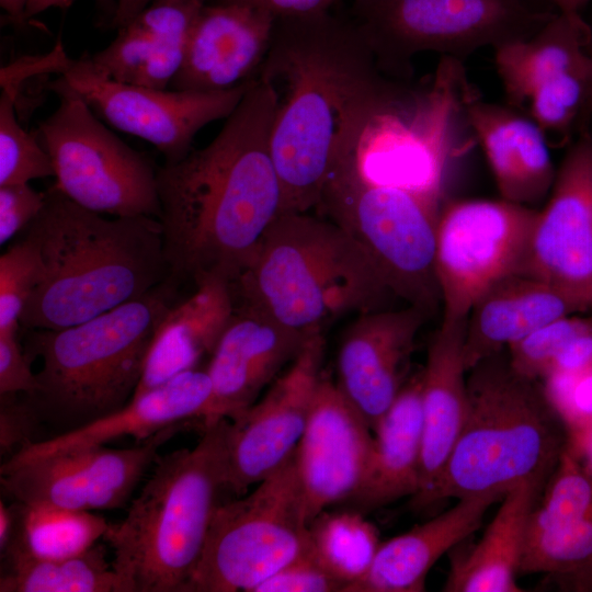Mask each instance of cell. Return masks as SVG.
Masks as SVG:
<instances>
[{
  "instance_id": "6da1fadb",
  "label": "cell",
  "mask_w": 592,
  "mask_h": 592,
  "mask_svg": "<svg viewBox=\"0 0 592 592\" xmlns=\"http://www.w3.org/2000/svg\"><path fill=\"white\" fill-rule=\"evenodd\" d=\"M255 77L275 96L271 151L280 214L317 208L332 177L361 159L374 125L421 96L383 69L351 18L330 11L275 18Z\"/></svg>"
},
{
  "instance_id": "7a4b0ae2",
  "label": "cell",
  "mask_w": 592,
  "mask_h": 592,
  "mask_svg": "<svg viewBox=\"0 0 592 592\" xmlns=\"http://www.w3.org/2000/svg\"><path fill=\"white\" fill-rule=\"evenodd\" d=\"M272 89L257 77L216 137L157 170L168 280L234 284L280 214L282 191L271 151Z\"/></svg>"
},
{
  "instance_id": "3957f363",
  "label": "cell",
  "mask_w": 592,
  "mask_h": 592,
  "mask_svg": "<svg viewBox=\"0 0 592 592\" xmlns=\"http://www.w3.org/2000/svg\"><path fill=\"white\" fill-rule=\"evenodd\" d=\"M24 230L43 265L21 316L26 330L84 322L168 278L161 226L155 217L107 218L53 185Z\"/></svg>"
},
{
  "instance_id": "277c9868",
  "label": "cell",
  "mask_w": 592,
  "mask_h": 592,
  "mask_svg": "<svg viewBox=\"0 0 592 592\" xmlns=\"http://www.w3.org/2000/svg\"><path fill=\"white\" fill-rule=\"evenodd\" d=\"M230 420L204 428L194 448L158 456L125 517L103 537L127 592H184L228 489Z\"/></svg>"
},
{
  "instance_id": "5b68a950",
  "label": "cell",
  "mask_w": 592,
  "mask_h": 592,
  "mask_svg": "<svg viewBox=\"0 0 592 592\" xmlns=\"http://www.w3.org/2000/svg\"><path fill=\"white\" fill-rule=\"evenodd\" d=\"M235 301L311 334L350 312L397 307L378 271L339 225L306 213L278 214L243 274Z\"/></svg>"
},
{
  "instance_id": "8992f818",
  "label": "cell",
  "mask_w": 592,
  "mask_h": 592,
  "mask_svg": "<svg viewBox=\"0 0 592 592\" xmlns=\"http://www.w3.org/2000/svg\"><path fill=\"white\" fill-rule=\"evenodd\" d=\"M468 407L426 508L444 499L504 496L547 482L568 445L567 424L543 382L516 372L503 350L467 373Z\"/></svg>"
},
{
  "instance_id": "52a82bcc",
  "label": "cell",
  "mask_w": 592,
  "mask_h": 592,
  "mask_svg": "<svg viewBox=\"0 0 592 592\" xmlns=\"http://www.w3.org/2000/svg\"><path fill=\"white\" fill-rule=\"evenodd\" d=\"M177 287L166 280L84 322L29 330L24 353L43 362L37 389L27 396L39 419L56 421L67 432L127 405Z\"/></svg>"
},
{
  "instance_id": "ba28073f",
  "label": "cell",
  "mask_w": 592,
  "mask_h": 592,
  "mask_svg": "<svg viewBox=\"0 0 592 592\" xmlns=\"http://www.w3.org/2000/svg\"><path fill=\"white\" fill-rule=\"evenodd\" d=\"M437 206L439 200L372 181L355 160L332 177L316 209L357 242L398 301L432 315L441 304Z\"/></svg>"
},
{
  "instance_id": "9c48e42d",
  "label": "cell",
  "mask_w": 592,
  "mask_h": 592,
  "mask_svg": "<svg viewBox=\"0 0 592 592\" xmlns=\"http://www.w3.org/2000/svg\"><path fill=\"white\" fill-rule=\"evenodd\" d=\"M351 19L394 78L411 75L418 54L459 61L480 48L528 38L555 13L524 0H352Z\"/></svg>"
},
{
  "instance_id": "30bf717a",
  "label": "cell",
  "mask_w": 592,
  "mask_h": 592,
  "mask_svg": "<svg viewBox=\"0 0 592 592\" xmlns=\"http://www.w3.org/2000/svg\"><path fill=\"white\" fill-rule=\"evenodd\" d=\"M308 549L294 453L249 496L219 505L184 592H253Z\"/></svg>"
},
{
  "instance_id": "8fae6325",
  "label": "cell",
  "mask_w": 592,
  "mask_h": 592,
  "mask_svg": "<svg viewBox=\"0 0 592 592\" xmlns=\"http://www.w3.org/2000/svg\"><path fill=\"white\" fill-rule=\"evenodd\" d=\"M48 88L58 107L36 135L54 166V186L78 205L115 217L159 218L157 171L95 115L60 77Z\"/></svg>"
},
{
  "instance_id": "7c38bea8",
  "label": "cell",
  "mask_w": 592,
  "mask_h": 592,
  "mask_svg": "<svg viewBox=\"0 0 592 592\" xmlns=\"http://www.w3.org/2000/svg\"><path fill=\"white\" fill-rule=\"evenodd\" d=\"M538 210L504 200H462L440 212L435 272L444 323L466 321L475 301L520 273Z\"/></svg>"
},
{
  "instance_id": "4fadbf2b",
  "label": "cell",
  "mask_w": 592,
  "mask_h": 592,
  "mask_svg": "<svg viewBox=\"0 0 592 592\" xmlns=\"http://www.w3.org/2000/svg\"><path fill=\"white\" fill-rule=\"evenodd\" d=\"M60 78L116 129L147 140L174 162L191 151L204 126L227 118L253 79L223 91L156 89L101 78L78 59Z\"/></svg>"
},
{
  "instance_id": "5bb4252c",
  "label": "cell",
  "mask_w": 592,
  "mask_h": 592,
  "mask_svg": "<svg viewBox=\"0 0 592 592\" xmlns=\"http://www.w3.org/2000/svg\"><path fill=\"white\" fill-rule=\"evenodd\" d=\"M183 426H168L132 448L100 445L35 458L0 470L1 486L22 503L89 512L118 509L155 464L159 447Z\"/></svg>"
},
{
  "instance_id": "9a60e30c",
  "label": "cell",
  "mask_w": 592,
  "mask_h": 592,
  "mask_svg": "<svg viewBox=\"0 0 592 592\" xmlns=\"http://www.w3.org/2000/svg\"><path fill=\"white\" fill-rule=\"evenodd\" d=\"M322 331L310 334L264 397L235 420L228 437V489L237 496L277 471L305 432L322 376Z\"/></svg>"
},
{
  "instance_id": "2e32d148",
  "label": "cell",
  "mask_w": 592,
  "mask_h": 592,
  "mask_svg": "<svg viewBox=\"0 0 592 592\" xmlns=\"http://www.w3.org/2000/svg\"><path fill=\"white\" fill-rule=\"evenodd\" d=\"M550 198L538 210L520 271L592 311V140L566 155Z\"/></svg>"
},
{
  "instance_id": "e0dca14e",
  "label": "cell",
  "mask_w": 592,
  "mask_h": 592,
  "mask_svg": "<svg viewBox=\"0 0 592 592\" xmlns=\"http://www.w3.org/2000/svg\"><path fill=\"white\" fill-rule=\"evenodd\" d=\"M466 92L462 61L444 57L432 88L413 106L382 117L371 130L377 135L379 159L371 180L439 200L452 124L468 99Z\"/></svg>"
},
{
  "instance_id": "ac0fdd59",
  "label": "cell",
  "mask_w": 592,
  "mask_h": 592,
  "mask_svg": "<svg viewBox=\"0 0 592 592\" xmlns=\"http://www.w3.org/2000/svg\"><path fill=\"white\" fill-rule=\"evenodd\" d=\"M369 430L338 385L322 375L295 449L308 525L329 505L349 502L358 491L373 444Z\"/></svg>"
},
{
  "instance_id": "d6986e66",
  "label": "cell",
  "mask_w": 592,
  "mask_h": 592,
  "mask_svg": "<svg viewBox=\"0 0 592 592\" xmlns=\"http://www.w3.org/2000/svg\"><path fill=\"white\" fill-rule=\"evenodd\" d=\"M430 315L415 306L358 314L342 334L338 387L372 430L403 385L415 338Z\"/></svg>"
},
{
  "instance_id": "ffe728a7",
  "label": "cell",
  "mask_w": 592,
  "mask_h": 592,
  "mask_svg": "<svg viewBox=\"0 0 592 592\" xmlns=\"http://www.w3.org/2000/svg\"><path fill=\"white\" fill-rule=\"evenodd\" d=\"M309 335L283 326L255 307L235 301L234 314L205 369L212 396L201 420L203 426L220 419L235 420L250 408L281 368L296 357Z\"/></svg>"
},
{
  "instance_id": "44dd1931",
  "label": "cell",
  "mask_w": 592,
  "mask_h": 592,
  "mask_svg": "<svg viewBox=\"0 0 592 592\" xmlns=\"http://www.w3.org/2000/svg\"><path fill=\"white\" fill-rule=\"evenodd\" d=\"M275 18L230 1L201 9L171 89L223 91L255 77L272 38Z\"/></svg>"
},
{
  "instance_id": "7402d4cb",
  "label": "cell",
  "mask_w": 592,
  "mask_h": 592,
  "mask_svg": "<svg viewBox=\"0 0 592 592\" xmlns=\"http://www.w3.org/2000/svg\"><path fill=\"white\" fill-rule=\"evenodd\" d=\"M210 396L212 383L206 371L183 372L111 414L53 439L27 444L10 456L1 470L52 454L100 446L123 436L147 440L168 426L202 420Z\"/></svg>"
},
{
  "instance_id": "603a6c76",
  "label": "cell",
  "mask_w": 592,
  "mask_h": 592,
  "mask_svg": "<svg viewBox=\"0 0 592 592\" xmlns=\"http://www.w3.org/2000/svg\"><path fill=\"white\" fill-rule=\"evenodd\" d=\"M465 323L441 322L431 338L422 371L423 435L420 486L411 508H426L463 426L467 407V368L464 358Z\"/></svg>"
},
{
  "instance_id": "cb8c5ba5",
  "label": "cell",
  "mask_w": 592,
  "mask_h": 592,
  "mask_svg": "<svg viewBox=\"0 0 592 592\" xmlns=\"http://www.w3.org/2000/svg\"><path fill=\"white\" fill-rule=\"evenodd\" d=\"M503 496L483 493L458 499L449 510L407 533L380 543L371 568L345 592H421L433 565L475 533Z\"/></svg>"
},
{
  "instance_id": "d4e9b609",
  "label": "cell",
  "mask_w": 592,
  "mask_h": 592,
  "mask_svg": "<svg viewBox=\"0 0 592 592\" xmlns=\"http://www.w3.org/2000/svg\"><path fill=\"white\" fill-rule=\"evenodd\" d=\"M581 312L577 303L554 286L521 273L508 275L489 287L467 316L466 368L558 318Z\"/></svg>"
},
{
  "instance_id": "484cf974",
  "label": "cell",
  "mask_w": 592,
  "mask_h": 592,
  "mask_svg": "<svg viewBox=\"0 0 592 592\" xmlns=\"http://www.w3.org/2000/svg\"><path fill=\"white\" fill-rule=\"evenodd\" d=\"M465 114L482 146L501 198L530 206L553 187L556 173L540 127L508 107L468 98Z\"/></svg>"
},
{
  "instance_id": "4316f807",
  "label": "cell",
  "mask_w": 592,
  "mask_h": 592,
  "mask_svg": "<svg viewBox=\"0 0 592 592\" xmlns=\"http://www.w3.org/2000/svg\"><path fill=\"white\" fill-rule=\"evenodd\" d=\"M234 309L228 281L206 277L197 282L194 293L172 305L159 323L132 399L196 368L204 355L213 353Z\"/></svg>"
},
{
  "instance_id": "83f0119b",
  "label": "cell",
  "mask_w": 592,
  "mask_h": 592,
  "mask_svg": "<svg viewBox=\"0 0 592 592\" xmlns=\"http://www.w3.org/2000/svg\"><path fill=\"white\" fill-rule=\"evenodd\" d=\"M421 383L420 369L407 379L373 430L362 485L349 501L356 508L373 510L418 492L423 435Z\"/></svg>"
},
{
  "instance_id": "f1b7e54d",
  "label": "cell",
  "mask_w": 592,
  "mask_h": 592,
  "mask_svg": "<svg viewBox=\"0 0 592 592\" xmlns=\"http://www.w3.org/2000/svg\"><path fill=\"white\" fill-rule=\"evenodd\" d=\"M545 482L509 490L480 540L452 558L446 592H521L517 584L530 514Z\"/></svg>"
},
{
  "instance_id": "f546056e",
  "label": "cell",
  "mask_w": 592,
  "mask_h": 592,
  "mask_svg": "<svg viewBox=\"0 0 592 592\" xmlns=\"http://www.w3.org/2000/svg\"><path fill=\"white\" fill-rule=\"evenodd\" d=\"M592 31L574 12H558L528 38L494 48V65L509 103L522 106L540 86L568 73L591 71Z\"/></svg>"
},
{
  "instance_id": "4dcf8cb0",
  "label": "cell",
  "mask_w": 592,
  "mask_h": 592,
  "mask_svg": "<svg viewBox=\"0 0 592 592\" xmlns=\"http://www.w3.org/2000/svg\"><path fill=\"white\" fill-rule=\"evenodd\" d=\"M190 33L135 18L104 49L79 58L92 73L122 83L167 89L181 69Z\"/></svg>"
},
{
  "instance_id": "1f68e13d",
  "label": "cell",
  "mask_w": 592,
  "mask_h": 592,
  "mask_svg": "<svg viewBox=\"0 0 592 592\" xmlns=\"http://www.w3.org/2000/svg\"><path fill=\"white\" fill-rule=\"evenodd\" d=\"M1 558V592H127L100 543L66 558H37L13 549Z\"/></svg>"
},
{
  "instance_id": "d6a6232c",
  "label": "cell",
  "mask_w": 592,
  "mask_h": 592,
  "mask_svg": "<svg viewBox=\"0 0 592 592\" xmlns=\"http://www.w3.org/2000/svg\"><path fill=\"white\" fill-rule=\"evenodd\" d=\"M12 509L14 524L4 550L13 549L37 558L80 555L103 538L110 525L89 511L18 501Z\"/></svg>"
},
{
  "instance_id": "836d02e7",
  "label": "cell",
  "mask_w": 592,
  "mask_h": 592,
  "mask_svg": "<svg viewBox=\"0 0 592 592\" xmlns=\"http://www.w3.org/2000/svg\"><path fill=\"white\" fill-rule=\"evenodd\" d=\"M522 573H545L563 590L588 592L592 580V509L569 524L527 527Z\"/></svg>"
},
{
  "instance_id": "e575fe53",
  "label": "cell",
  "mask_w": 592,
  "mask_h": 592,
  "mask_svg": "<svg viewBox=\"0 0 592 592\" xmlns=\"http://www.w3.org/2000/svg\"><path fill=\"white\" fill-rule=\"evenodd\" d=\"M308 531V551L344 591L365 576L380 545L376 527L357 512L322 511Z\"/></svg>"
},
{
  "instance_id": "d590c367",
  "label": "cell",
  "mask_w": 592,
  "mask_h": 592,
  "mask_svg": "<svg viewBox=\"0 0 592 592\" xmlns=\"http://www.w3.org/2000/svg\"><path fill=\"white\" fill-rule=\"evenodd\" d=\"M16 99L11 91L1 89L0 185L30 183L55 174L50 156L36 133H29L19 123Z\"/></svg>"
},
{
  "instance_id": "8d00e7d4",
  "label": "cell",
  "mask_w": 592,
  "mask_h": 592,
  "mask_svg": "<svg viewBox=\"0 0 592 592\" xmlns=\"http://www.w3.org/2000/svg\"><path fill=\"white\" fill-rule=\"evenodd\" d=\"M35 244L25 237L0 257V335L16 333L25 305L42 275Z\"/></svg>"
},
{
  "instance_id": "74e56055",
  "label": "cell",
  "mask_w": 592,
  "mask_h": 592,
  "mask_svg": "<svg viewBox=\"0 0 592 592\" xmlns=\"http://www.w3.org/2000/svg\"><path fill=\"white\" fill-rule=\"evenodd\" d=\"M543 384L571 432L592 424V369L553 376Z\"/></svg>"
},
{
  "instance_id": "f35d334b",
  "label": "cell",
  "mask_w": 592,
  "mask_h": 592,
  "mask_svg": "<svg viewBox=\"0 0 592 592\" xmlns=\"http://www.w3.org/2000/svg\"><path fill=\"white\" fill-rule=\"evenodd\" d=\"M344 584L307 551L260 583L253 592H333Z\"/></svg>"
},
{
  "instance_id": "ab89813d",
  "label": "cell",
  "mask_w": 592,
  "mask_h": 592,
  "mask_svg": "<svg viewBox=\"0 0 592 592\" xmlns=\"http://www.w3.org/2000/svg\"><path fill=\"white\" fill-rule=\"evenodd\" d=\"M46 192L30 183L0 185V243L4 244L24 230L42 210Z\"/></svg>"
},
{
  "instance_id": "60d3db41",
  "label": "cell",
  "mask_w": 592,
  "mask_h": 592,
  "mask_svg": "<svg viewBox=\"0 0 592 592\" xmlns=\"http://www.w3.org/2000/svg\"><path fill=\"white\" fill-rule=\"evenodd\" d=\"M0 449L11 456L33 443L32 435L39 417L29 400L15 395H0Z\"/></svg>"
},
{
  "instance_id": "b9f144b4",
  "label": "cell",
  "mask_w": 592,
  "mask_h": 592,
  "mask_svg": "<svg viewBox=\"0 0 592 592\" xmlns=\"http://www.w3.org/2000/svg\"><path fill=\"white\" fill-rule=\"evenodd\" d=\"M71 59L60 41L55 47L45 55L22 56L11 64L1 68L0 86L1 89L11 91L15 96L19 95L22 83L31 77L47 73H65L71 66Z\"/></svg>"
},
{
  "instance_id": "7bdbcfd3",
  "label": "cell",
  "mask_w": 592,
  "mask_h": 592,
  "mask_svg": "<svg viewBox=\"0 0 592 592\" xmlns=\"http://www.w3.org/2000/svg\"><path fill=\"white\" fill-rule=\"evenodd\" d=\"M36 374L22 351L16 333L0 335V395L24 392L32 396L37 389Z\"/></svg>"
},
{
  "instance_id": "ee69618b",
  "label": "cell",
  "mask_w": 592,
  "mask_h": 592,
  "mask_svg": "<svg viewBox=\"0 0 592 592\" xmlns=\"http://www.w3.org/2000/svg\"><path fill=\"white\" fill-rule=\"evenodd\" d=\"M263 10L274 18L315 14L330 11L338 0H221Z\"/></svg>"
},
{
  "instance_id": "f6af8a7d",
  "label": "cell",
  "mask_w": 592,
  "mask_h": 592,
  "mask_svg": "<svg viewBox=\"0 0 592 592\" xmlns=\"http://www.w3.org/2000/svg\"><path fill=\"white\" fill-rule=\"evenodd\" d=\"M568 445L592 473V424L569 434Z\"/></svg>"
},
{
  "instance_id": "bcb514c9",
  "label": "cell",
  "mask_w": 592,
  "mask_h": 592,
  "mask_svg": "<svg viewBox=\"0 0 592 592\" xmlns=\"http://www.w3.org/2000/svg\"><path fill=\"white\" fill-rule=\"evenodd\" d=\"M77 0H30L22 22L25 20L44 12L47 9L52 8H59L61 10L68 9L70 5H72ZM102 8L110 10V12L114 15L116 10V3L114 0H95Z\"/></svg>"
},
{
  "instance_id": "7dc6e473",
  "label": "cell",
  "mask_w": 592,
  "mask_h": 592,
  "mask_svg": "<svg viewBox=\"0 0 592 592\" xmlns=\"http://www.w3.org/2000/svg\"><path fill=\"white\" fill-rule=\"evenodd\" d=\"M153 0H117L116 10L110 21L111 27L121 29L133 21Z\"/></svg>"
},
{
  "instance_id": "c3c4849f",
  "label": "cell",
  "mask_w": 592,
  "mask_h": 592,
  "mask_svg": "<svg viewBox=\"0 0 592 592\" xmlns=\"http://www.w3.org/2000/svg\"><path fill=\"white\" fill-rule=\"evenodd\" d=\"M14 524V513L12 505L8 506L3 502V500L0 501V551L4 550L7 547L12 530Z\"/></svg>"
},
{
  "instance_id": "681fc988",
  "label": "cell",
  "mask_w": 592,
  "mask_h": 592,
  "mask_svg": "<svg viewBox=\"0 0 592 592\" xmlns=\"http://www.w3.org/2000/svg\"><path fill=\"white\" fill-rule=\"evenodd\" d=\"M30 0H0L1 8L14 21L22 22Z\"/></svg>"
},
{
  "instance_id": "f907efd6",
  "label": "cell",
  "mask_w": 592,
  "mask_h": 592,
  "mask_svg": "<svg viewBox=\"0 0 592 592\" xmlns=\"http://www.w3.org/2000/svg\"><path fill=\"white\" fill-rule=\"evenodd\" d=\"M558 8L559 12H574L580 11L577 0H551Z\"/></svg>"
},
{
  "instance_id": "816d5d0a",
  "label": "cell",
  "mask_w": 592,
  "mask_h": 592,
  "mask_svg": "<svg viewBox=\"0 0 592 592\" xmlns=\"http://www.w3.org/2000/svg\"><path fill=\"white\" fill-rule=\"evenodd\" d=\"M590 57H591V64H592V45H591V49H590ZM591 115H592V78H591V87H590L589 99H588L587 106H585V110H584L581 127L585 126V124L590 119Z\"/></svg>"
},
{
  "instance_id": "f5cc1de1",
  "label": "cell",
  "mask_w": 592,
  "mask_h": 592,
  "mask_svg": "<svg viewBox=\"0 0 592 592\" xmlns=\"http://www.w3.org/2000/svg\"><path fill=\"white\" fill-rule=\"evenodd\" d=\"M591 0H577L578 8L581 10L587 3H589Z\"/></svg>"
},
{
  "instance_id": "db71d44e",
  "label": "cell",
  "mask_w": 592,
  "mask_h": 592,
  "mask_svg": "<svg viewBox=\"0 0 592 592\" xmlns=\"http://www.w3.org/2000/svg\"><path fill=\"white\" fill-rule=\"evenodd\" d=\"M589 592H592V581H591L590 587H589Z\"/></svg>"
}]
</instances>
